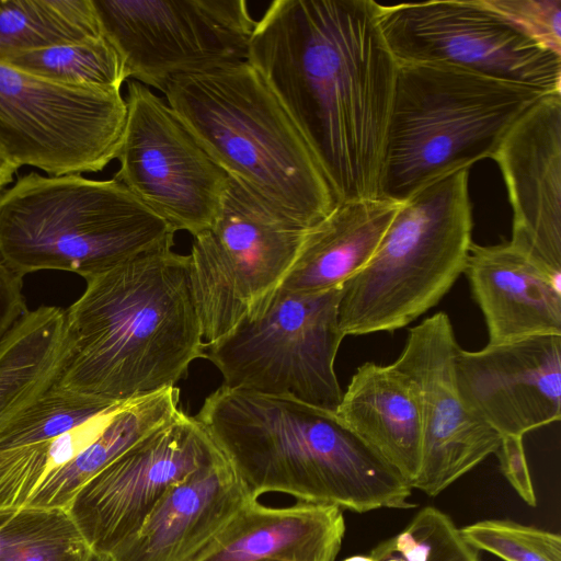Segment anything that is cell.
<instances>
[{"instance_id":"cell-1","label":"cell","mask_w":561,"mask_h":561,"mask_svg":"<svg viewBox=\"0 0 561 561\" xmlns=\"http://www.w3.org/2000/svg\"><path fill=\"white\" fill-rule=\"evenodd\" d=\"M247 61L275 94L336 203L378 197L399 64L373 0H275Z\"/></svg>"},{"instance_id":"cell-2","label":"cell","mask_w":561,"mask_h":561,"mask_svg":"<svg viewBox=\"0 0 561 561\" xmlns=\"http://www.w3.org/2000/svg\"><path fill=\"white\" fill-rule=\"evenodd\" d=\"M85 284L66 310L73 350L59 389L125 403L175 387L204 357L188 255L153 250Z\"/></svg>"},{"instance_id":"cell-3","label":"cell","mask_w":561,"mask_h":561,"mask_svg":"<svg viewBox=\"0 0 561 561\" xmlns=\"http://www.w3.org/2000/svg\"><path fill=\"white\" fill-rule=\"evenodd\" d=\"M195 417L252 499L280 492L356 513L416 506L407 480L333 412L221 385Z\"/></svg>"},{"instance_id":"cell-4","label":"cell","mask_w":561,"mask_h":561,"mask_svg":"<svg viewBox=\"0 0 561 561\" xmlns=\"http://www.w3.org/2000/svg\"><path fill=\"white\" fill-rule=\"evenodd\" d=\"M163 94L211 160L268 206L311 227L336 205L301 134L247 60L174 78Z\"/></svg>"},{"instance_id":"cell-5","label":"cell","mask_w":561,"mask_h":561,"mask_svg":"<svg viewBox=\"0 0 561 561\" xmlns=\"http://www.w3.org/2000/svg\"><path fill=\"white\" fill-rule=\"evenodd\" d=\"M175 232L114 178L30 172L0 192V257L21 277L53 270L87 279L172 248Z\"/></svg>"},{"instance_id":"cell-6","label":"cell","mask_w":561,"mask_h":561,"mask_svg":"<svg viewBox=\"0 0 561 561\" xmlns=\"http://www.w3.org/2000/svg\"><path fill=\"white\" fill-rule=\"evenodd\" d=\"M542 95L453 65H399L378 197L402 203L432 182L491 158Z\"/></svg>"},{"instance_id":"cell-7","label":"cell","mask_w":561,"mask_h":561,"mask_svg":"<svg viewBox=\"0 0 561 561\" xmlns=\"http://www.w3.org/2000/svg\"><path fill=\"white\" fill-rule=\"evenodd\" d=\"M468 182L461 169L400 204L369 261L342 286L345 336L404 328L449 291L473 243Z\"/></svg>"},{"instance_id":"cell-8","label":"cell","mask_w":561,"mask_h":561,"mask_svg":"<svg viewBox=\"0 0 561 561\" xmlns=\"http://www.w3.org/2000/svg\"><path fill=\"white\" fill-rule=\"evenodd\" d=\"M309 228L229 178L210 226L193 237L188 254L206 344L264 312Z\"/></svg>"},{"instance_id":"cell-9","label":"cell","mask_w":561,"mask_h":561,"mask_svg":"<svg viewBox=\"0 0 561 561\" xmlns=\"http://www.w3.org/2000/svg\"><path fill=\"white\" fill-rule=\"evenodd\" d=\"M342 286L314 294L277 290L262 314L205 346L222 386L287 396L335 413L342 390L334 369L345 337L339 323Z\"/></svg>"},{"instance_id":"cell-10","label":"cell","mask_w":561,"mask_h":561,"mask_svg":"<svg viewBox=\"0 0 561 561\" xmlns=\"http://www.w3.org/2000/svg\"><path fill=\"white\" fill-rule=\"evenodd\" d=\"M126 113L121 89L66 85L0 60V146L20 168L102 171L116 158Z\"/></svg>"},{"instance_id":"cell-11","label":"cell","mask_w":561,"mask_h":561,"mask_svg":"<svg viewBox=\"0 0 561 561\" xmlns=\"http://www.w3.org/2000/svg\"><path fill=\"white\" fill-rule=\"evenodd\" d=\"M127 81L162 93L181 76L247 60L256 21L244 0H92Z\"/></svg>"},{"instance_id":"cell-12","label":"cell","mask_w":561,"mask_h":561,"mask_svg":"<svg viewBox=\"0 0 561 561\" xmlns=\"http://www.w3.org/2000/svg\"><path fill=\"white\" fill-rule=\"evenodd\" d=\"M377 10L399 65L447 64L545 94L561 92V57L482 0L377 3Z\"/></svg>"},{"instance_id":"cell-13","label":"cell","mask_w":561,"mask_h":561,"mask_svg":"<svg viewBox=\"0 0 561 561\" xmlns=\"http://www.w3.org/2000/svg\"><path fill=\"white\" fill-rule=\"evenodd\" d=\"M125 101L114 179L175 231L201 233L210 226L229 176L150 88L128 80Z\"/></svg>"},{"instance_id":"cell-14","label":"cell","mask_w":561,"mask_h":561,"mask_svg":"<svg viewBox=\"0 0 561 561\" xmlns=\"http://www.w3.org/2000/svg\"><path fill=\"white\" fill-rule=\"evenodd\" d=\"M224 458L202 423L179 410L85 483L67 511L90 549L110 554L171 486Z\"/></svg>"},{"instance_id":"cell-15","label":"cell","mask_w":561,"mask_h":561,"mask_svg":"<svg viewBox=\"0 0 561 561\" xmlns=\"http://www.w3.org/2000/svg\"><path fill=\"white\" fill-rule=\"evenodd\" d=\"M460 346L449 317L437 312L409 330L392 365L408 375L417 391L422 428V460L412 483L436 496L495 454L501 435L465 403L455 376Z\"/></svg>"},{"instance_id":"cell-16","label":"cell","mask_w":561,"mask_h":561,"mask_svg":"<svg viewBox=\"0 0 561 561\" xmlns=\"http://www.w3.org/2000/svg\"><path fill=\"white\" fill-rule=\"evenodd\" d=\"M455 376L465 403L501 437H523L561 417V335L459 347Z\"/></svg>"},{"instance_id":"cell-17","label":"cell","mask_w":561,"mask_h":561,"mask_svg":"<svg viewBox=\"0 0 561 561\" xmlns=\"http://www.w3.org/2000/svg\"><path fill=\"white\" fill-rule=\"evenodd\" d=\"M513 210L510 242L561 275V92L539 98L491 157Z\"/></svg>"},{"instance_id":"cell-18","label":"cell","mask_w":561,"mask_h":561,"mask_svg":"<svg viewBox=\"0 0 561 561\" xmlns=\"http://www.w3.org/2000/svg\"><path fill=\"white\" fill-rule=\"evenodd\" d=\"M123 404L54 386L0 430V510L24 507L38 485L89 446Z\"/></svg>"},{"instance_id":"cell-19","label":"cell","mask_w":561,"mask_h":561,"mask_svg":"<svg viewBox=\"0 0 561 561\" xmlns=\"http://www.w3.org/2000/svg\"><path fill=\"white\" fill-rule=\"evenodd\" d=\"M251 499L227 458L203 466L171 486L110 556L113 561H196Z\"/></svg>"},{"instance_id":"cell-20","label":"cell","mask_w":561,"mask_h":561,"mask_svg":"<svg viewBox=\"0 0 561 561\" xmlns=\"http://www.w3.org/2000/svg\"><path fill=\"white\" fill-rule=\"evenodd\" d=\"M463 273L484 317L488 344L561 335V275L546 270L510 241L472 243Z\"/></svg>"},{"instance_id":"cell-21","label":"cell","mask_w":561,"mask_h":561,"mask_svg":"<svg viewBox=\"0 0 561 561\" xmlns=\"http://www.w3.org/2000/svg\"><path fill=\"white\" fill-rule=\"evenodd\" d=\"M344 535L336 505L297 501L271 507L251 499L196 561H335Z\"/></svg>"},{"instance_id":"cell-22","label":"cell","mask_w":561,"mask_h":561,"mask_svg":"<svg viewBox=\"0 0 561 561\" xmlns=\"http://www.w3.org/2000/svg\"><path fill=\"white\" fill-rule=\"evenodd\" d=\"M335 415L412 488L421 468L423 428L416 387L408 375L392 364H363Z\"/></svg>"},{"instance_id":"cell-23","label":"cell","mask_w":561,"mask_h":561,"mask_svg":"<svg viewBox=\"0 0 561 561\" xmlns=\"http://www.w3.org/2000/svg\"><path fill=\"white\" fill-rule=\"evenodd\" d=\"M400 204L379 197L336 203L309 228L278 290L314 294L343 286L369 261Z\"/></svg>"},{"instance_id":"cell-24","label":"cell","mask_w":561,"mask_h":561,"mask_svg":"<svg viewBox=\"0 0 561 561\" xmlns=\"http://www.w3.org/2000/svg\"><path fill=\"white\" fill-rule=\"evenodd\" d=\"M73 350L66 310H28L0 344V430L58 382Z\"/></svg>"},{"instance_id":"cell-25","label":"cell","mask_w":561,"mask_h":561,"mask_svg":"<svg viewBox=\"0 0 561 561\" xmlns=\"http://www.w3.org/2000/svg\"><path fill=\"white\" fill-rule=\"evenodd\" d=\"M179 410L176 387L124 403L89 446L38 485L24 507L67 511L85 483Z\"/></svg>"},{"instance_id":"cell-26","label":"cell","mask_w":561,"mask_h":561,"mask_svg":"<svg viewBox=\"0 0 561 561\" xmlns=\"http://www.w3.org/2000/svg\"><path fill=\"white\" fill-rule=\"evenodd\" d=\"M101 35L92 0H0V60Z\"/></svg>"},{"instance_id":"cell-27","label":"cell","mask_w":561,"mask_h":561,"mask_svg":"<svg viewBox=\"0 0 561 561\" xmlns=\"http://www.w3.org/2000/svg\"><path fill=\"white\" fill-rule=\"evenodd\" d=\"M89 550L66 510H0V561H84Z\"/></svg>"},{"instance_id":"cell-28","label":"cell","mask_w":561,"mask_h":561,"mask_svg":"<svg viewBox=\"0 0 561 561\" xmlns=\"http://www.w3.org/2000/svg\"><path fill=\"white\" fill-rule=\"evenodd\" d=\"M1 61L66 85L121 89L127 81L118 53L103 35L21 53Z\"/></svg>"},{"instance_id":"cell-29","label":"cell","mask_w":561,"mask_h":561,"mask_svg":"<svg viewBox=\"0 0 561 561\" xmlns=\"http://www.w3.org/2000/svg\"><path fill=\"white\" fill-rule=\"evenodd\" d=\"M369 554L376 561H481L449 515L434 506L421 508L396 535Z\"/></svg>"},{"instance_id":"cell-30","label":"cell","mask_w":561,"mask_h":561,"mask_svg":"<svg viewBox=\"0 0 561 561\" xmlns=\"http://www.w3.org/2000/svg\"><path fill=\"white\" fill-rule=\"evenodd\" d=\"M465 540L478 551L504 561H561V537L510 519H484L460 528Z\"/></svg>"},{"instance_id":"cell-31","label":"cell","mask_w":561,"mask_h":561,"mask_svg":"<svg viewBox=\"0 0 561 561\" xmlns=\"http://www.w3.org/2000/svg\"><path fill=\"white\" fill-rule=\"evenodd\" d=\"M543 48L561 57V0H482Z\"/></svg>"},{"instance_id":"cell-32","label":"cell","mask_w":561,"mask_h":561,"mask_svg":"<svg viewBox=\"0 0 561 561\" xmlns=\"http://www.w3.org/2000/svg\"><path fill=\"white\" fill-rule=\"evenodd\" d=\"M495 454L503 476L519 497L529 506H537V497L524 451L523 437H502Z\"/></svg>"},{"instance_id":"cell-33","label":"cell","mask_w":561,"mask_h":561,"mask_svg":"<svg viewBox=\"0 0 561 561\" xmlns=\"http://www.w3.org/2000/svg\"><path fill=\"white\" fill-rule=\"evenodd\" d=\"M22 289L23 277L0 257V344L28 311Z\"/></svg>"},{"instance_id":"cell-34","label":"cell","mask_w":561,"mask_h":561,"mask_svg":"<svg viewBox=\"0 0 561 561\" xmlns=\"http://www.w3.org/2000/svg\"><path fill=\"white\" fill-rule=\"evenodd\" d=\"M20 167L8 156L0 146V192L13 182Z\"/></svg>"},{"instance_id":"cell-35","label":"cell","mask_w":561,"mask_h":561,"mask_svg":"<svg viewBox=\"0 0 561 561\" xmlns=\"http://www.w3.org/2000/svg\"><path fill=\"white\" fill-rule=\"evenodd\" d=\"M84 561H113V560H112L111 556L107 553H102V552H98V551L90 549Z\"/></svg>"},{"instance_id":"cell-36","label":"cell","mask_w":561,"mask_h":561,"mask_svg":"<svg viewBox=\"0 0 561 561\" xmlns=\"http://www.w3.org/2000/svg\"><path fill=\"white\" fill-rule=\"evenodd\" d=\"M342 561H376L369 553L368 554H356L345 558Z\"/></svg>"}]
</instances>
